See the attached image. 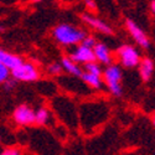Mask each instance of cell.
I'll return each instance as SVG.
<instances>
[{
    "label": "cell",
    "instance_id": "6da1fadb",
    "mask_svg": "<svg viewBox=\"0 0 155 155\" xmlns=\"http://www.w3.org/2000/svg\"><path fill=\"white\" fill-rule=\"evenodd\" d=\"M78 117L82 128L98 127L108 118V107L102 102L84 103L78 110Z\"/></svg>",
    "mask_w": 155,
    "mask_h": 155
},
{
    "label": "cell",
    "instance_id": "7a4b0ae2",
    "mask_svg": "<svg viewBox=\"0 0 155 155\" xmlns=\"http://www.w3.org/2000/svg\"><path fill=\"white\" fill-rule=\"evenodd\" d=\"M86 31L72 24H58L52 30V37L61 46H78L86 37Z\"/></svg>",
    "mask_w": 155,
    "mask_h": 155
},
{
    "label": "cell",
    "instance_id": "3957f363",
    "mask_svg": "<svg viewBox=\"0 0 155 155\" xmlns=\"http://www.w3.org/2000/svg\"><path fill=\"white\" fill-rule=\"evenodd\" d=\"M103 82L106 83L108 91L114 97H120L123 94L122 88V70L118 64H109L103 71Z\"/></svg>",
    "mask_w": 155,
    "mask_h": 155
},
{
    "label": "cell",
    "instance_id": "277c9868",
    "mask_svg": "<svg viewBox=\"0 0 155 155\" xmlns=\"http://www.w3.org/2000/svg\"><path fill=\"white\" fill-rule=\"evenodd\" d=\"M11 78L16 82H35L40 78V71L32 62L24 61L19 67L11 71Z\"/></svg>",
    "mask_w": 155,
    "mask_h": 155
},
{
    "label": "cell",
    "instance_id": "5b68a950",
    "mask_svg": "<svg viewBox=\"0 0 155 155\" xmlns=\"http://www.w3.org/2000/svg\"><path fill=\"white\" fill-rule=\"evenodd\" d=\"M117 58L119 63L125 68H134L138 67V64L140 63L141 56L139 54V51L133 46V45H122L117 50Z\"/></svg>",
    "mask_w": 155,
    "mask_h": 155
},
{
    "label": "cell",
    "instance_id": "8992f818",
    "mask_svg": "<svg viewBox=\"0 0 155 155\" xmlns=\"http://www.w3.org/2000/svg\"><path fill=\"white\" fill-rule=\"evenodd\" d=\"M12 119L21 127L32 125L35 124V110L28 104H20L12 112Z\"/></svg>",
    "mask_w": 155,
    "mask_h": 155
},
{
    "label": "cell",
    "instance_id": "52a82bcc",
    "mask_svg": "<svg viewBox=\"0 0 155 155\" xmlns=\"http://www.w3.org/2000/svg\"><path fill=\"white\" fill-rule=\"evenodd\" d=\"M125 28L128 30V32L130 34V36L133 37V40L143 48H149L150 46V40L148 35L144 32V30L141 29L139 25L132 20V19H127L125 20Z\"/></svg>",
    "mask_w": 155,
    "mask_h": 155
},
{
    "label": "cell",
    "instance_id": "ba28073f",
    "mask_svg": "<svg viewBox=\"0 0 155 155\" xmlns=\"http://www.w3.org/2000/svg\"><path fill=\"white\" fill-rule=\"evenodd\" d=\"M70 60H72L74 63L77 64H87V63H91V62H96L94 55H93V50L91 48H87L82 45L76 46L72 51H70V54L67 56Z\"/></svg>",
    "mask_w": 155,
    "mask_h": 155
},
{
    "label": "cell",
    "instance_id": "9c48e42d",
    "mask_svg": "<svg viewBox=\"0 0 155 155\" xmlns=\"http://www.w3.org/2000/svg\"><path fill=\"white\" fill-rule=\"evenodd\" d=\"M81 19L87 26L93 29L94 31L101 32L103 35H113V29L110 25H108L106 21L98 19L93 14H81Z\"/></svg>",
    "mask_w": 155,
    "mask_h": 155
},
{
    "label": "cell",
    "instance_id": "30bf717a",
    "mask_svg": "<svg viewBox=\"0 0 155 155\" xmlns=\"http://www.w3.org/2000/svg\"><path fill=\"white\" fill-rule=\"evenodd\" d=\"M93 55L96 58V62L99 64H112V54L108 46L103 42H97V45L93 47Z\"/></svg>",
    "mask_w": 155,
    "mask_h": 155
},
{
    "label": "cell",
    "instance_id": "8fae6325",
    "mask_svg": "<svg viewBox=\"0 0 155 155\" xmlns=\"http://www.w3.org/2000/svg\"><path fill=\"white\" fill-rule=\"evenodd\" d=\"M22 62L24 61L20 56H18L15 54H11V52H8V51H4V50H0V63L4 64V66L6 68H9L10 71L19 67Z\"/></svg>",
    "mask_w": 155,
    "mask_h": 155
},
{
    "label": "cell",
    "instance_id": "7c38bea8",
    "mask_svg": "<svg viewBox=\"0 0 155 155\" xmlns=\"http://www.w3.org/2000/svg\"><path fill=\"white\" fill-rule=\"evenodd\" d=\"M139 74L143 82H148L154 72V61L150 57H143L140 60V63L138 64Z\"/></svg>",
    "mask_w": 155,
    "mask_h": 155
},
{
    "label": "cell",
    "instance_id": "4fadbf2b",
    "mask_svg": "<svg viewBox=\"0 0 155 155\" xmlns=\"http://www.w3.org/2000/svg\"><path fill=\"white\" fill-rule=\"evenodd\" d=\"M61 66H62V70L66 71L70 76L74 77V78H81V76L83 73V68L80 66V64L74 63L72 60H70L67 56L63 57L62 61H61Z\"/></svg>",
    "mask_w": 155,
    "mask_h": 155
},
{
    "label": "cell",
    "instance_id": "5bb4252c",
    "mask_svg": "<svg viewBox=\"0 0 155 155\" xmlns=\"http://www.w3.org/2000/svg\"><path fill=\"white\" fill-rule=\"evenodd\" d=\"M81 80L88 88H91V89H101L103 87V80L99 76H94V74L87 73L83 71V73L81 76Z\"/></svg>",
    "mask_w": 155,
    "mask_h": 155
},
{
    "label": "cell",
    "instance_id": "9a60e30c",
    "mask_svg": "<svg viewBox=\"0 0 155 155\" xmlns=\"http://www.w3.org/2000/svg\"><path fill=\"white\" fill-rule=\"evenodd\" d=\"M52 118L51 112L46 107H40L37 110H35V124L37 125H47Z\"/></svg>",
    "mask_w": 155,
    "mask_h": 155
},
{
    "label": "cell",
    "instance_id": "2e32d148",
    "mask_svg": "<svg viewBox=\"0 0 155 155\" xmlns=\"http://www.w3.org/2000/svg\"><path fill=\"white\" fill-rule=\"evenodd\" d=\"M83 71L87 72V73L94 74V76H99V77H102V74H103V70L101 67V64L97 63V62H91V63L84 64V66H83Z\"/></svg>",
    "mask_w": 155,
    "mask_h": 155
},
{
    "label": "cell",
    "instance_id": "e0dca14e",
    "mask_svg": "<svg viewBox=\"0 0 155 155\" xmlns=\"http://www.w3.org/2000/svg\"><path fill=\"white\" fill-rule=\"evenodd\" d=\"M47 72H48L50 76H52V77H61L63 70H62L61 63L54 62V63H50L47 66Z\"/></svg>",
    "mask_w": 155,
    "mask_h": 155
},
{
    "label": "cell",
    "instance_id": "ac0fdd59",
    "mask_svg": "<svg viewBox=\"0 0 155 155\" xmlns=\"http://www.w3.org/2000/svg\"><path fill=\"white\" fill-rule=\"evenodd\" d=\"M11 78V71L0 63V84H4L8 80Z\"/></svg>",
    "mask_w": 155,
    "mask_h": 155
},
{
    "label": "cell",
    "instance_id": "d6986e66",
    "mask_svg": "<svg viewBox=\"0 0 155 155\" xmlns=\"http://www.w3.org/2000/svg\"><path fill=\"white\" fill-rule=\"evenodd\" d=\"M81 45L84 46V47H87V48L93 50V47L97 45V41H96V38L92 35H86V37L83 38V41L81 42Z\"/></svg>",
    "mask_w": 155,
    "mask_h": 155
},
{
    "label": "cell",
    "instance_id": "ffe728a7",
    "mask_svg": "<svg viewBox=\"0 0 155 155\" xmlns=\"http://www.w3.org/2000/svg\"><path fill=\"white\" fill-rule=\"evenodd\" d=\"M0 155H22V153L18 148H6L0 151Z\"/></svg>",
    "mask_w": 155,
    "mask_h": 155
},
{
    "label": "cell",
    "instance_id": "44dd1931",
    "mask_svg": "<svg viewBox=\"0 0 155 155\" xmlns=\"http://www.w3.org/2000/svg\"><path fill=\"white\" fill-rule=\"evenodd\" d=\"M16 86V81L15 80H12V78H10V80H8L5 83H4V87H5V89H8V91H10V89H12Z\"/></svg>",
    "mask_w": 155,
    "mask_h": 155
},
{
    "label": "cell",
    "instance_id": "7402d4cb",
    "mask_svg": "<svg viewBox=\"0 0 155 155\" xmlns=\"http://www.w3.org/2000/svg\"><path fill=\"white\" fill-rule=\"evenodd\" d=\"M86 5L89 6L88 8L89 10H96V6H97V4L94 2H89V0H88V2H86Z\"/></svg>",
    "mask_w": 155,
    "mask_h": 155
},
{
    "label": "cell",
    "instance_id": "603a6c76",
    "mask_svg": "<svg viewBox=\"0 0 155 155\" xmlns=\"http://www.w3.org/2000/svg\"><path fill=\"white\" fill-rule=\"evenodd\" d=\"M149 8H150V11H151L153 14L155 15V0H153V2H150V4H149Z\"/></svg>",
    "mask_w": 155,
    "mask_h": 155
},
{
    "label": "cell",
    "instance_id": "cb8c5ba5",
    "mask_svg": "<svg viewBox=\"0 0 155 155\" xmlns=\"http://www.w3.org/2000/svg\"><path fill=\"white\" fill-rule=\"evenodd\" d=\"M151 123H153V127H154V128H155V117H154V118H153V120H151Z\"/></svg>",
    "mask_w": 155,
    "mask_h": 155
},
{
    "label": "cell",
    "instance_id": "d4e9b609",
    "mask_svg": "<svg viewBox=\"0 0 155 155\" xmlns=\"http://www.w3.org/2000/svg\"><path fill=\"white\" fill-rule=\"evenodd\" d=\"M0 31H4V28H3V25L0 24Z\"/></svg>",
    "mask_w": 155,
    "mask_h": 155
},
{
    "label": "cell",
    "instance_id": "484cf974",
    "mask_svg": "<svg viewBox=\"0 0 155 155\" xmlns=\"http://www.w3.org/2000/svg\"><path fill=\"white\" fill-rule=\"evenodd\" d=\"M0 143H2V137H0Z\"/></svg>",
    "mask_w": 155,
    "mask_h": 155
}]
</instances>
